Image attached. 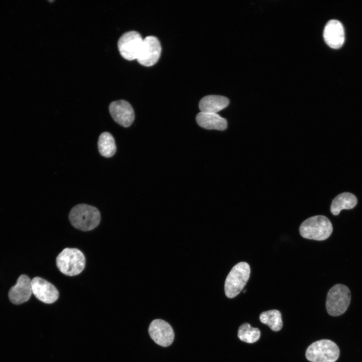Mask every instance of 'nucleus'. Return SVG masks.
I'll return each instance as SVG.
<instances>
[{
  "mask_svg": "<svg viewBox=\"0 0 362 362\" xmlns=\"http://www.w3.org/2000/svg\"><path fill=\"white\" fill-rule=\"evenodd\" d=\"M69 219L75 228L82 231H90L100 223L101 214L97 208L80 204L71 209L69 214Z\"/></svg>",
  "mask_w": 362,
  "mask_h": 362,
  "instance_id": "nucleus-1",
  "label": "nucleus"
},
{
  "mask_svg": "<svg viewBox=\"0 0 362 362\" xmlns=\"http://www.w3.org/2000/svg\"><path fill=\"white\" fill-rule=\"evenodd\" d=\"M332 231L331 222L323 215L314 216L307 219L299 228L302 237L317 241L326 240L331 235Z\"/></svg>",
  "mask_w": 362,
  "mask_h": 362,
  "instance_id": "nucleus-2",
  "label": "nucleus"
},
{
  "mask_svg": "<svg viewBox=\"0 0 362 362\" xmlns=\"http://www.w3.org/2000/svg\"><path fill=\"white\" fill-rule=\"evenodd\" d=\"M56 261L59 270L68 276L80 274L84 269L85 263L83 253L74 248H64L58 255Z\"/></svg>",
  "mask_w": 362,
  "mask_h": 362,
  "instance_id": "nucleus-3",
  "label": "nucleus"
},
{
  "mask_svg": "<svg viewBox=\"0 0 362 362\" xmlns=\"http://www.w3.org/2000/svg\"><path fill=\"white\" fill-rule=\"evenodd\" d=\"M250 273V266L246 262H240L232 267L224 285L225 293L228 298H234L241 292L249 278Z\"/></svg>",
  "mask_w": 362,
  "mask_h": 362,
  "instance_id": "nucleus-4",
  "label": "nucleus"
},
{
  "mask_svg": "<svg viewBox=\"0 0 362 362\" xmlns=\"http://www.w3.org/2000/svg\"><path fill=\"white\" fill-rule=\"evenodd\" d=\"M339 353V349L335 342L329 339H321L310 345L305 355L311 362H335Z\"/></svg>",
  "mask_w": 362,
  "mask_h": 362,
  "instance_id": "nucleus-5",
  "label": "nucleus"
},
{
  "mask_svg": "<svg viewBox=\"0 0 362 362\" xmlns=\"http://www.w3.org/2000/svg\"><path fill=\"white\" fill-rule=\"evenodd\" d=\"M350 299V292L347 286L340 284L333 286L327 295L326 308L328 313L333 316L342 314L348 307Z\"/></svg>",
  "mask_w": 362,
  "mask_h": 362,
  "instance_id": "nucleus-6",
  "label": "nucleus"
},
{
  "mask_svg": "<svg viewBox=\"0 0 362 362\" xmlns=\"http://www.w3.org/2000/svg\"><path fill=\"white\" fill-rule=\"evenodd\" d=\"M143 39L137 31L125 33L118 42V49L121 56L128 60L137 59Z\"/></svg>",
  "mask_w": 362,
  "mask_h": 362,
  "instance_id": "nucleus-7",
  "label": "nucleus"
},
{
  "mask_svg": "<svg viewBox=\"0 0 362 362\" xmlns=\"http://www.w3.org/2000/svg\"><path fill=\"white\" fill-rule=\"evenodd\" d=\"M161 51V45L158 38L153 36H147L143 39L137 60L142 65L151 66L158 61Z\"/></svg>",
  "mask_w": 362,
  "mask_h": 362,
  "instance_id": "nucleus-8",
  "label": "nucleus"
},
{
  "mask_svg": "<svg viewBox=\"0 0 362 362\" xmlns=\"http://www.w3.org/2000/svg\"><path fill=\"white\" fill-rule=\"evenodd\" d=\"M148 332L152 339L163 347L171 345L174 337L172 327L162 319L153 320L149 326Z\"/></svg>",
  "mask_w": 362,
  "mask_h": 362,
  "instance_id": "nucleus-9",
  "label": "nucleus"
},
{
  "mask_svg": "<svg viewBox=\"0 0 362 362\" xmlns=\"http://www.w3.org/2000/svg\"><path fill=\"white\" fill-rule=\"evenodd\" d=\"M109 112L113 120L124 127H128L133 123L135 114L131 105L126 101L118 100L112 102Z\"/></svg>",
  "mask_w": 362,
  "mask_h": 362,
  "instance_id": "nucleus-10",
  "label": "nucleus"
},
{
  "mask_svg": "<svg viewBox=\"0 0 362 362\" xmlns=\"http://www.w3.org/2000/svg\"><path fill=\"white\" fill-rule=\"evenodd\" d=\"M32 293L40 301L46 304H52L58 298L59 293L54 285L40 277L31 280Z\"/></svg>",
  "mask_w": 362,
  "mask_h": 362,
  "instance_id": "nucleus-11",
  "label": "nucleus"
},
{
  "mask_svg": "<svg viewBox=\"0 0 362 362\" xmlns=\"http://www.w3.org/2000/svg\"><path fill=\"white\" fill-rule=\"evenodd\" d=\"M32 294L31 280L27 275H22L16 284L10 289L8 295L12 303L19 305L27 302Z\"/></svg>",
  "mask_w": 362,
  "mask_h": 362,
  "instance_id": "nucleus-12",
  "label": "nucleus"
},
{
  "mask_svg": "<svg viewBox=\"0 0 362 362\" xmlns=\"http://www.w3.org/2000/svg\"><path fill=\"white\" fill-rule=\"evenodd\" d=\"M325 43L331 48L341 47L345 40L344 30L342 24L336 20H331L326 24L323 31Z\"/></svg>",
  "mask_w": 362,
  "mask_h": 362,
  "instance_id": "nucleus-13",
  "label": "nucleus"
},
{
  "mask_svg": "<svg viewBox=\"0 0 362 362\" xmlns=\"http://www.w3.org/2000/svg\"><path fill=\"white\" fill-rule=\"evenodd\" d=\"M229 101L225 97L219 95H208L203 97L199 104L201 112L215 113L224 109L228 105Z\"/></svg>",
  "mask_w": 362,
  "mask_h": 362,
  "instance_id": "nucleus-14",
  "label": "nucleus"
},
{
  "mask_svg": "<svg viewBox=\"0 0 362 362\" xmlns=\"http://www.w3.org/2000/svg\"><path fill=\"white\" fill-rule=\"evenodd\" d=\"M196 121L200 127L206 129L223 131L227 127L226 120L215 113L200 112L196 116Z\"/></svg>",
  "mask_w": 362,
  "mask_h": 362,
  "instance_id": "nucleus-15",
  "label": "nucleus"
},
{
  "mask_svg": "<svg viewBox=\"0 0 362 362\" xmlns=\"http://www.w3.org/2000/svg\"><path fill=\"white\" fill-rule=\"evenodd\" d=\"M356 197L351 193L344 192L337 195L332 201L330 211L334 215H338L343 209L353 208L357 204Z\"/></svg>",
  "mask_w": 362,
  "mask_h": 362,
  "instance_id": "nucleus-16",
  "label": "nucleus"
},
{
  "mask_svg": "<svg viewBox=\"0 0 362 362\" xmlns=\"http://www.w3.org/2000/svg\"><path fill=\"white\" fill-rule=\"evenodd\" d=\"M98 146L101 155L105 157L113 156L116 151L114 138L112 134L108 132L101 134L98 139Z\"/></svg>",
  "mask_w": 362,
  "mask_h": 362,
  "instance_id": "nucleus-17",
  "label": "nucleus"
},
{
  "mask_svg": "<svg viewBox=\"0 0 362 362\" xmlns=\"http://www.w3.org/2000/svg\"><path fill=\"white\" fill-rule=\"evenodd\" d=\"M261 323L268 326L274 331H280L283 327V321L280 311L270 310L262 312L259 315Z\"/></svg>",
  "mask_w": 362,
  "mask_h": 362,
  "instance_id": "nucleus-18",
  "label": "nucleus"
},
{
  "mask_svg": "<svg viewBox=\"0 0 362 362\" xmlns=\"http://www.w3.org/2000/svg\"><path fill=\"white\" fill-rule=\"evenodd\" d=\"M260 331L258 328H254L248 323L241 325L238 330V337L242 341L253 343L260 338Z\"/></svg>",
  "mask_w": 362,
  "mask_h": 362,
  "instance_id": "nucleus-19",
  "label": "nucleus"
},
{
  "mask_svg": "<svg viewBox=\"0 0 362 362\" xmlns=\"http://www.w3.org/2000/svg\"><path fill=\"white\" fill-rule=\"evenodd\" d=\"M246 290H244L243 292V293H245V292H246Z\"/></svg>",
  "mask_w": 362,
  "mask_h": 362,
  "instance_id": "nucleus-20",
  "label": "nucleus"
}]
</instances>
